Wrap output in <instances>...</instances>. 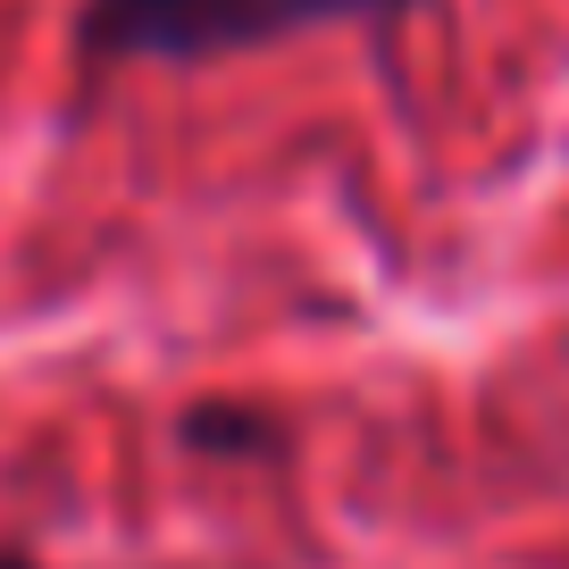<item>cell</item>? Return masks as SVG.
Instances as JSON below:
<instances>
[{
  "instance_id": "obj_1",
  "label": "cell",
  "mask_w": 569,
  "mask_h": 569,
  "mask_svg": "<svg viewBox=\"0 0 569 569\" xmlns=\"http://www.w3.org/2000/svg\"><path fill=\"white\" fill-rule=\"evenodd\" d=\"M427 0H76V59L109 68H210L234 51L302 42L327 26H402Z\"/></svg>"
},
{
  "instance_id": "obj_2",
  "label": "cell",
  "mask_w": 569,
  "mask_h": 569,
  "mask_svg": "<svg viewBox=\"0 0 569 569\" xmlns=\"http://www.w3.org/2000/svg\"><path fill=\"white\" fill-rule=\"evenodd\" d=\"M0 569H34V561H26V552H0Z\"/></svg>"
}]
</instances>
